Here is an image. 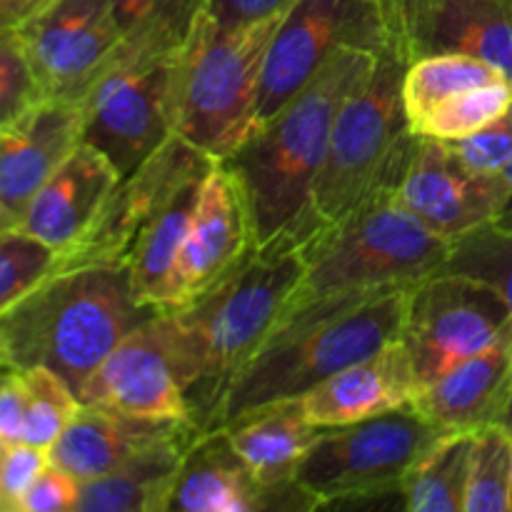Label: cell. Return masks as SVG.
<instances>
[{
    "label": "cell",
    "mask_w": 512,
    "mask_h": 512,
    "mask_svg": "<svg viewBox=\"0 0 512 512\" xmlns=\"http://www.w3.org/2000/svg\"><path fill=\"white\" fill-rule=\"evenodd\" d=\"M512 103V80H495V83L478 85L473 90L455 95L448 103L438 105L423 123L413 128L418 138L458 143L470 138L485 125L493 123L500 113Z\"/></svg>",
    "instance_id": "cell-33"
},
{
    "label": "cell",
    "mask_w": 512,
    "mask_h": 512,
    "mask_svg": "<svg viewBox=\"0 0 512 512\" xmlns=\"http://www.w3.org/2000/svg\"><path fill=\"white\" fill-rule=\"evenodd\" d=\"M378 55L373 50L335 55L273 118L255 125L240 148L220 158L243 190L255 248L305 240L318 228L315 180L335 118L348 95L373 73Z\"/></svg>",
    "instance_id": "cell-2"
},
{
    "label": "cell",
    "mask_w": 512,
    "mask_h": 512,
    "mask_svg": "<svg viewBox=\"0 0 512 512\" xmlns=\"http://www.w3.org/2000/svg\"><path fill=\"white\" fill-rule=\"evenodd\" d=\"M278 508L313 510V503L298 483L285 490L260 485L235 453L225 430H198L183 455L168 512H258Z\"/></svg>",
    "instance_id": "cell-19"
},
{
    "label": "cell",
    "mask_w": 512,
    "mask_h": 512,
    "mask_svg": "<svg viewBox=\"0 0 512 512\" xmlns=\"http://www.w3.org/2000/svg\"><path fill=\"white\" fill-rule=\"evenodd\" d=\"M48 465V450L28 443H0V512H20L25 493Z\"/></svg>",
    "instance_id": "cell-36"
},
{
    "label": "cell",
    "mask_w": 512,
    "mask_h": 512,
    "mask_svg": "<svg viewBox=\"0 0 512 512\" xmlns=\"http://www.w3.org/2000/svg\"><path fill=\"white\" fill-rule=\"evenodd\" d=\"M510 435H512V428H510ZM510 512H512V480H510Z\"/></svg>",
    "instance_id": "cell-44"
},
{
    "label": "cell",
    "mask_w": 512,
    "mask_h": 512,
    "mask_svg": "<svg viewBox=\"0 0 512 512\" xmlns=\"http://www.w3.org/2000/svg\"><path fill=\"white\" fill-rule=\"evenodd\" d=\"M295 0H205V18L220 28L255 23V20L273 18L293 5Z\"/></svg>",
    "instance_id": "cell-40"
},
{
    "label": "cell",
    "mask_w": 512,
    "mask_h": 512,
    "mask_svg": "<svg viewBox=\"0 0 512 512\" xmlns=\"http://www.w3.org/2000/svg\"><path fill=\"white\" fill-rule=\"evenodd\" d=\"M18 35L43 100L80 103L123 48L110 0H58Z\"/></svg>",
    "instance_id": "cell-12"
},
{
    "label": "cell",
    "mask_w": 512,
    "mask_h": 512,
    "mask_svg": "<svg viewBox=\"0 0 512 512\" xmlns=\"http://www.w3.org/2000/svg\"><path fill=\"white\" fill-rule=\"evenodd\" d=\"M445 273H458L488 285L503 298L512 325V230L483 225L450 245ZM512 428V413L510 425Z\"/></svg>",
    "instance_id": "cell-31"
},
{
    "label": "cell",
    "mask_w": 512,
    "mask_h": 512,
    "mask_svg": "<svg viewBox=\"0 0 512 512\" xmlns=\"http://www.w3.org/2000/svg\"><path fill=\"white\" fill-rule=\"evenodd\" d=\"M400 203L450 245L495 223L503 208L500 175L478 173L443 140L418 138L395 185Z\"/></svg>",
    "instance_id": "cell-16"
},
{
    "label": "cell",
    "mask_w": 512,
    "mask_h": 512,
    "mask_svg": "<svg viewBox=\"0 0 512 512\" xmlns=\"http://www.w3.org/2000/svg\"><path fill=\"white\" fill-rule=\"evenodd\" d=\"M128 50H178L205 13V0H110Z\"/></svg>",
    "instance_id": "cell-29"
},
{
    "label": "cell",
    "mask_w": 512,
    "mask_h": 512,
    "mask_svg": "<svg viewBox=\"0 0 512 512\" xmlns=\"http://www.w3.org/2000/svg\"><path fill=\"white\" fill-rule=\"evenodd\" d=\"M83 405L120 410L148 420L195 423L188 390L170 355L163 313L130 330L78 390ZM200 430V428H198Z\"/></svg>",
    "instance_id": "cell-15"
},
{
    "label": "cell",
    "mask_w": 512,
    "mask_h": 512,
    "mask_svg": "<svg viewBox=\"0 0 512 512\" xmlns=\"http://www.w3.org/2000/svg\"><path fill=\"white\" fill-rule=\"evenodd\" d=\"M510 335L503 298L478 280L440 270L410 288L400 340L423 385Z\"/></svg>",
    "instance_id": "cell-11"
},
{
    "label": "cell",
    "mask_w": 512,
    "mask_h": 512,
    "mask_svg": "<svg viewBox=\"0 0 512 512\" xmlns=\"http://www.w3.org/2000/svg\"><path fill=\"white\" fill-rule=\"evenodd\" d=\"M20 373L25 385L23 443L50 450L83 403L68 380L53 370L38 365V368H23Z\"/></svg>",
    "instance_id": "cell-32"
},
{
    "label": "cell",
    "mask_w": 512,
    "mask_h": 512,
    "mask_svg": "<svg viewBox=\"0 0 512 512\" xmlns=\"http://www.w3.org/2000/svg\"><path fill=\"white\" fill-rule=\"evenodd\" d=\"M213 158L170 135L148 160L120 178L103 210L78 248L70 250L60 268L80 265H128L130 253L145 225L190 180L203 178Z\"/></svg>",
    "instance_id": "cell-13"
},
{
    "label": "cell",
    "mask_w": 512,
    "mask_h": 512,
    "mask_svg": "<svg viewBox=\"0 0 512 512\" xmlns=\"http://www.w3.org/2000/svg\"><path fill=\"white\" fill-rule=\"evenodd\" d=\"M83 143V110L68 100H40L0 130V233L18 230L30 200Z\"/></svg>",
    "instance_id": "cell-18"
},
{
    "label": "cell",
    "mask_w": 512,
    "mask_h": 512,
    "mask_svg": "<svg viewBox=\"0 0 512 512\" xmlns=\"http://www.w3.org/2000/svg\"><path fill=\"white\" fill-rule=\"evenodd\" d=\"M158 310L140 303L128 268H58L0 315L10 368H48L78 393L100 360Z\"/></svg>",
    "instance_id": "cell-4"
},
{
    "label": "cell",
    "mask_w": 512,
    "mask_h": 512,
    "mask_svg": "<svg viewBox=\"0 0 512 512\" xmlns=\"http://www.w3.org/2000/svg\"><path fill=\"white\" fill-rule=\"evenodd\" d=\"M195 435L198 428L180 430L113 473L80 483L75 512H168L183 455Z\"/></svg>",
    "instance_id": "cell-25"
},
{
    "label": "cell",
    "mask_w": 512,
    "mask_h": 512,
    "mask_svg": "<svg viewBox=\"0 0 512 512\" xmlns=\"http://www.w3.org/2000/svg\"><path fill=\"white\" fill-rule=\"evenodd\" d=\"M410 288L325 295L288 305L260 348L220 385L200 430H223L295 400L338 370L403 338Z\"/></svg>",
    "instance_id": "cell-1"
},
{
    "label": "cell",
    "mask_w": 512,
    "mask_h": 512,
    "mask_svg": "<svg viewBox=\"0 0 512 512\" xmlns=\"http://www.w3.org/2000/svg\"><path fill=\"white\" fill-rule=\"evenodd\" d=\"M450 145L473 170L500 175V170L512 160V103L483 130Z\"/></svg>",
    "instance_id": "cell-37"
},
{
    "label": "cell",
    "mask_w": 512,
    "mask_h": 512,
    "mask_svg": "<svg viewBox=\"0 0 512 512\" xmlns=\"http://www.w3.org/2000/svg\"><path fill=\"white\" fill-rule=\"evenodd\" d=\"M420 388L423 383L410 350L403 340H393L378 353L325 378L300 395L298 403L315 428H338L413 405Z\"/></svg>",
    "instance_id": "cell-20"
},
{
    "label": "cell",
    "mask_w": 512,
    "mask_h": 512,
    "mask_svg": "<svg viewBox=\"0 0 512 512\" xmlns=\"http://www.w3.org/2000/svg\"><path fill=\"white\" fill-rule=\"evenodd\" d=\"M305 273L290 305L325 295L413 288L448 263L450 243L383 190L300 240Z\"/></svg>",
    "instance_id": "cell-5"
},
{
    "label": "cell",
    "mask_w": 512,
    "mask_h": 512,
    "mask_svg": "<svg viewBox=\"0 0 512 512\" xmlns=\"http://www.w3.org/2000/svg\"><path fill=\"white\" fill-rule=\"evenodd\" d=\"M25 385L18 368H0V443H23Z\"/></svg>",
    "instance_id": "cell-39"
},
{
    "label": "cell",
    "mask_w": 512,
    "mask_h": 512,
    "mask_svg": "<svg viewBox=\"0 0 512 512\" xmlns=\"http://www.w3.org/2000/svg\"><path fill=\"white\" fill-rule=\"evenodd\" d=\"M413 405L445 433H478L490 425L508 428L512 413V335L425 383Z\"/></svg>",
    "instance_id": "cell-22"
},
{
    "label": "cell",
    "mask_w": 512,
    "mask_h": 512,
    "mask_svg": "<svg viewBox=\"0 0 512 512\" xmlns=\"http://www.w3.org/2000/svg\"><path fill=\"white\" fill-rule=\"evenodd\" d=\"M255 248L253 223L238 180L223 160H213L195 200L188 235L175 270V305L208 293ZM170 308V310H173Z\"/></svg>",
    "instance_id": "cell-17"
},
{
    "label": "cell",
    "mask_w": 512,
    "mask_h": 512,
    "mask_svg": "<svg viewBox=\"0 0 512 512\" xmlns=\"http://www.w3.org/2000/svg\"><path fill=\"white\" fill-rule=\"evenodd\" d=\"M118 183L120 173L113 163L80 143L30 200L18 230L48 245L63 260L88 235Z\"/></svg>",
    "instance_id": "cell-21"
},
{
    "label": "cell",
    "mask_w": 512,
    "mask_h": 512,
    "mask_svg": "<svg viewBox=\"0 0 512 512\" xmlns=\"http://www.w3.org/2000/svg\"><path fill=\"white\" fill-rule=\"evenodd\" d=\"M223 430L260 485L285 490L295 485V473L323 428L305 418L295 398L243 415Z\"/></svg>",
    "instance_id": "cell-24"
},
{
    "label": "cell",
    "mask_w": 512,
    "mask_h": 512,
    "mask_svg": "<svg viewBox=\"0 0 512 512\" xmlns=\"http://www.w3.org/2000/svg\"><path fill=\"white\" fill-rule=\"evenodd\" d=\"M500 178H503V188H505V198H503V208H500L498 218H495L493 225L503 230H512V160L500 170Z\"/></svg>",
    "instance_id": "cell-42"
},
{
    "label": "cell",
    "mask_w": 512,
    "mask_h": 512,
    "mask_svg": "<svg viewBox=\"0 0 512 512\" xmlns=\"http://www.w3.org/2000/svg\"><path fill=\"white\" fill-rule=\"evenodd\" d=\"M505 80V75L490 63L460 53L425 55L408 63L403 75V103L410 128L423 123L438 105L478 85Z\"/></svg>",
    "instance_id": "cell-28"
},
{
    "label": "cell",
    "mask_w": 512,
    "mask_h": 512,
    "mask_svg": "<svg viewBox=\"0 0 512 512\" xmlns=\"http://www.w3.org/2000/svg\"><path fill=\"white\" fill-rule=\"evenodd\" d=\"M388 45L405 63L460 53L512 80V0H383Z\"/></svg>",
    "instance_id": "cell-14"
},
{
    "label": "cell",
    "mask_w": 512,
    "mask_h": 512,
    "mask_svg": "<svg viewBox=\"0 0 512 512\" xmlns=\"http://www.w3.org/2000/svg\"><path fill=\"white\" fill-rule=\"evenodd\" d=\"M5 365H8V363H5V358H3V350H0V368H5Z\"/></svg>",
    "instance_id": "cell-43"
},
{
    "label": "cell",
    "mask_w": 512,
    "mask_h": 512,
    "mask_svg": "<svg viewBox=\"0 0 512 512\" xmlns=\"http://www.w3.org/2000/svg\"><path fill=\"white\" fill-rule=\"evenodd\" d=\"M383 0H295L275 28L260 83L258 125L293 100L343 50L383 53Z\"/></svg>",
    "instance_id": "cell-10"
},
{
    "label": "cell",
    "mask_w": 512,
    "mask_h": 512,
    "mask_svg": "<svg viewBox=\"0 0 512 512\" xmlns=\"http://www.w3.org/2000/svg\"><path fill=\"white\" fill-rule=\"evenodd\" d=\"M305 263L300 240L253 248L218 285L173 310H160L180 383L198 390L195 423H203L220 385L260 348L290 305Z\"/></svg>",
    "instance_id": "cell-3"
},
{
    "label": "cell",
    "mask_w": 512,
    "mask_h": 512,
    "mask_svg": "<svg viewBox=\"0 0 512 512\" xmlns=\"http://www.w3.org/2000/svg\"><path fill=\"white\" fill-rule=\"evenodd\" d=\"M80 480L50 463L25 493L20 512H75Z\"/></svg>",
    "instance_id": "cell-38"
},
{
    "label": "cell",
    "mask_w": 512,
    "mask_h": 512,
    "mask_svg": "<svg viewBox=\"0 0 512 512\" xmlns=\"http://www.w3.org/2000/svg\"><path fill=\"white\" fill-rule=\"evenodd\" d=\"M60 268V255L40 240L5 230L0 233V315Z\"/></svg>",
    "instance_id": "cell-34"
},
{
    "label": "cell",
    "mask_w": 512,
    "mask_h": 512,
    "mask_svg": "<svg viewBox=\"0 0 512 512\" xmlns=\"http://www.w3.org/2000/svg\"><path fill=\"white\" fill-rule=\"evenodd\" d=\"M58 0H0V33H20Z\"/></svg>",
    "instance_id": "cell-41"
},
{
    "label": "cell",
    "mask_w": 512,
    "mask_h": 512,
    "mask_svg": "<svg viewBox=\"0 0 512 512\" xmlns=\"http://www.w3.org/2000/svg\"><path fill=\"white\" fill-rule=\"evenodd\" d=\"M43 100L18 33H0V130Z\"/></svg>",
    "instance_id": "cell-35"
},
{
    "label": "cell",
    "mask_w": 512,
    "mask_h": 512,
    "mask_svg": "<svg viewBox=\"0 0 512 512\" xmlns=\"http://www.w3.org/2000/svg\"><path fill=\"white\" fill-rule=\"evenodd\" d=\"M180 48H120L80 100L83 143L103 153L120 178L173 135V78Z\"/></svg>",
    "instance_id": "cell-9"
},
{
    "label": "cell",
    "mask_w": 512,
    "mask_h": 512,
    "mask_svg": "<svg viewBox=\"0 0 512 512\" xmlns=\"http://www.w3.org/2000/svg\"><path fill=\"white\" fill-rule=\"evenodd\" d=\"M405 68L408 63L385 48L373 73L340 108L315 180L313 213L318 228L398 185L418 140L403 103Z\"/></svg>",
    "instance_id": "cell-7"
},
{
    "label": "cell",
    "mask_w": 512,
    "mask_h": 512,
    "mask_svg": "<svg viewBox=\"0 0 512 512\" xmlns=\"http://www.w3.org/2000/svg\"><path fill=\"white\" fill-rule=\"evenodd\" d=\"M445 430L415 405L338 428H323L295 473L313 508L400 493L405 475Z\"/></svg>",
    "instance_id": "cell-8"
},
{
    "label": "cell",
    "mask_w": 512,
    "mask_h": 512,
    "mask_svg": "<svg viewBox=\"0 0 512 512\" xmlns=\"http://www.w3.org/2000/svg\"><path fill=\"white\" fill-rule=\"evenodd\" d=\"M473 433H448L410 468L400 485L405 510L465 512Z\"/></svg>",
    "instance_id": "cell-27"
},
{
    "label": "cell",
    "mask_w": 512,
    "mask_h": 512,
    "mask_svg": "<svg viewBox=\"0 0 512 512\" xmlns=\"http://www.w3.org/2000/svg\"><path fill=\"white\" fill-rule=\"evenodd\" d=\"M512 435L505 425L473 433L465 512H510Z\"/></svg>",
    "instance_id": "cell-30"
},
{
    "label": "cell",
    "mask_w": 512,
    "mask_h": 512,
    "mask_svg": "<svg viewBox=\"0 0 512 512\" xmlns=\"http://www.w3.org/2000/svg\"><path fill=\"white\" fill-rule=\"evenodd\" d=\"M205 178V175H203ZM203 178L190 180L178 190L155 218L145 225L128 258L130 283L140 303L153 310H170L175 305V270L180 250L188 235Z\"/></svg>",
    "instance_id": "cell-26"
},
{
    "label": "cell",
    "mask_w": 512,
    "mask_h": 512,
    "mask_svg": "<svg viewBox=\"0 0 512 512\" xmlns=\"http://www.w3.org/2000/svg\"><path fill=\"white\" fill-rule=\"evenodd\" d=\"M283 13L220 28L205 15L180 48L173 78V133L208 158H228L258 125L260 83Z\"/></svg>",
    "instance_id": "cell-6"
},
{
    "label": "cell",
    "mask_w": 512,
    "mask_h": 512,
    "mask_svg": "<svg viewBox=\"0 0 512 512\" xmlns=\"http://www.w3.org/2000/svg\"><path fill=\"white\" fill-rule=\"evenodd\" d=\"M185 428H198V425L178 423V420H148L100 405H80L48 455L50 463L85 483L113 473L135 455L173 438Z\"/></svg>",
    "instance_id": "cell-23"
}]
</instances>
